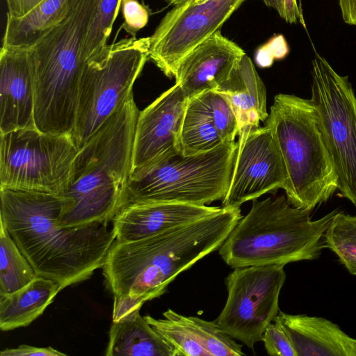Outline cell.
I'll list each match as a JSON object with an SVG mask.
<instances>
[{"mask_svg": "<svg viewBox=\"0 0 356 356\" xmlns=\"http://www.w3.org/2000/svg\"><path fill=\"white\" fill-rule=\"evenodd\" d=\"M242 217L240 207H221L147 238L115 239L102 266L106 289L113 296L112 321L163 295L179 274L218 250Z\"/></svg>", "mask_w": 356, "mask_h": 356, "instance_id": "6da1fadb", "label": "cell"}, {"mask_svg": "<svg viewBox=\"0 0 356 356\" xmlns=\"http://www.w3.org/2000/svg\"><path fill=\"white\" fill-rule=\"evenodd\" d=\"M65 204L60 195L0 187L1 222L36 275L54 281L60 290L102 268L116 239L110 222L60 226Z\"/></svg>", "mask_w": 356, "mask_h": 356, "instance_id": "7a4b0ae2", "label": "cell"}, {"mask_svg": "<svg viewBox=\"0 0 356 356\" xmlns=\"http://www.w3.org/2000/svg\"><path fill=\"white\" fill-rule=\"evenodd\" d=\"M134 95L79 149L61 227L112 222L120 211L132 170L134 134L139 115Z\"/></svg>", "mask_w": 356, "mask_h": 356, "instance_id": "3957f363", "label": "cell"}, {"mask_svg": "<svg viewBox=\"0 0 356 356\" xmlns=\"http://www.w3.org/2000/svg\"><path fill=\"white\" fill-rule=\"evenodd\" d=\"M339 211L313 220L311 211L292 206L284 195L253 200L218 253L232 268L315 259L325 248V233Z\"/></svg>", "mask_w": 356, "mask_h": 356, "instance_id": "277c9868", "label": "cell"}, {"mask_svg": "<svg viewBox=\"0 0 356 356\" xmlns=\"http://www.w3.org/2000/svg\"><path fill=\"white\" fill-rule=\"evenodd\" d=\"M99 1L79 0L68 17L32 47L35 123L42 131L71 135L86 63L85 40Z\"/></svg>", "mask_w": 356, "mask_h": 356, "instance_id": "5b68a950", "label": "cell"}, {"mask_svg": "<svg viewBox=\"0 0 356 356\" xmlns=\"http://www.w3.org/2000/svg\"><path fill=\"white\" fill-rule=\"evenodd\" d=\"M265 125L285 165L288 202L312 211L329 200L338 189V178L311 100L275 95Z\"/></svg>", "mask_w": 356, "mask_h": 356, "instance_id": "8992f818", "label": "cell"}, {"mask_svg": "<svg viewBox=\"0 0 356 356\" xmlns=\"http://www.w3.org/2000/svg\"><path fill=\"white\" fill-rule=\"evenodd\" d=\"M238 142L184 155L176 150L131 172L120 211L138 203L173 202L207 205L222 200L229 189Z\"/></svg>", "mask_w": 356, "mask_h": 356, "instance_id": "52a82bcc", "label": "cell"}, {"mask_svg": "<svg viewBox=\"0 0 356 356\" xmlns=\"http://www.w3.org/2000/svg\"><path fill=\"white\" fill-rule=\"evenodd\" d=\"M149 37L131 36L109 45L101 58L86 62L80 77L71 137L78 149L133 95L149 58Z\"/></svg>", "mask_w": 356, "mask_h": 356, "instance_id": "ba28073f", "label": "cell"}, {"mask_svg": "<svg viewBox=\"0 0 356 356\" xmlns=\"http://www.w3.org/2000/svg\"><path fill=\"white\" fill-rule=\"evenodd\" d=\"M78 150L70 134L36 127L0 134V187L61 195Z\"/></svg>", "mask_w": 356, "mask_h": 356, "instance_id": "9c48e42d", "label": "cell"}, {"mask_svg": "<svg viewBox=\"0 0 356 356\" xmlns=\"http://www.w3.org/2000/svg\"><path fill=\"white\" fill-rule=\"evenodd\" d=\"M312 65L310 100L337 172V190L356 207V96L348 76L318 54Z\"/></svg>", "mask_w": 356, "mask_h": 356, "instance_id": "30bf717a", "label": "cell"}, {"mask_svg": "<svg viewBox=\"0 0 356 356\" xmlns=\"http://www.w3.org/2000/svg\"><path fill=\"white\" fill-rule=\"evenodd\" d=\"M284 266L234 268L225 277L227 298L214 321L233 339L254 350L279 313V297L286 280Z\"/></svg>", "mask_w": 356, "mask_h": 356, "instance_id": "8fae6325", "label": "cell"}, {"mask_svg": "<svg viewBox=\"0 0 356 356\" xmlns=\"http://www.w3.org/2000/svg\"><path fill=\"white\" fill-rule=\"evenodd\" d=\"M244 0H186L176 5L149 37V58L168 76L181 60L214 32Z\"/></svg>", "mask_w": 356, "mask_h": 356, "instance_id": "7c38bea8", "label": "cell"}, {"mask_svg": "<svg viewBox=\"0 0 356 356\" xmlns=\"http://www.w3.org/2000/svg\"><path fill=\"white\" fill-rule=\"evenodd\" d=\"M238 146L229 189L222 207L236 208L264 194L284 189L285 165L268 127L238 136Z\"/></svg>", "mask_w": 356, "mask_h": 356, "instance_id": "4fadbf2b", "label": "cell"}, {"mask_svg": "<svg viewBox=\"0 0 356 356\" xmlns=\"http://www.w3.org/2000/svg\"><path fill=\"white\" fill-rule=\"evenodd\" d=\"M188 101L179 84L175 83L140 111L134 134L132 170L180 150L179 137Z\"/></svg>", "mask_w": 356, "mask_h": 356, "instance_id": "5bb4252c", "label": "cell"}, {"mask_svg": "<svg viewBox=\"0 0 356 356\" xmlns=\"http://www.w3.org/2000/svg\"><path fill=\"white\" fill-rule=\"evenodd\" d=\"M35 61L32 47L0 51V134L33 128Z\"/></svg>", "mask_w": 356, "mask_h": 356, "instance_id": "9a60e30c", "label": "cell"}, {"mask_svg": "<svg viewBox=\"0 0 356 356\" xmlns=\"http://www.w3.org/2000/svg\"><path fill=\"white\" fill-rule=\"evenodd\" d=\"M220 29L190 51L178 65L175 77L188 99L216 90L245 55Z\"/></svg>", "mask_w": 356, "mask_h": 356, "instance_id": "2e32d148", "label": "cell"}, {"mask_svg": "<svg viewBox=\"0 0 356 356\" xmlns=\"http://www.w3.org/2000/svg\"><path fill=\"white\" fill-rule=\"evenodd\" d=\"M221 207L173 202H149L128 205L112 220L116 240H140L218 211Z\"/></svg>", "mask_w": 356, "mask_h": 356, "instance_id": "e0dca14e", "label": "cell"}, {"mask_svg": "<svg viewBox=\"0 0 356 356\" xmlns=\"http://www.w3.org/2000/svg\"><path fill=\"white\" fill-rule=\"evenodd\" d=\"M274 322L286 332L297 356H356V339L326 318L279 312Z\"/></svg>", "mask_w": 356, "mask_h": 356, "instance_id": "ac0fdd59", "label": "cell"}, {"mask_svg": "<svg viewBox=\"0 0 356 356\" xmlns=\"http://www.w3.org/2000/svg\"><path fill=\"white\" fill-rule=\"evenodd\" d=\"M229 101L238 122V136L260 127L268 116L266 87L245 54L228 79L216 90Z\"/></svg>", "mask_w": 356, "mask_h": 356, "instance_id": "d6986e66", "label": "cell"}, {"mask_svg": "<svg viewBox=\"0 0 356 356\" xmlns=\"http://www.w3.org/2000/svg\"><path fill=\"white\" fill-rule=\"evenodd\" d=\"M140 309L112 321L106 356H172L166 341L152 328Z\"/></svg>", "mask_w": 356, "mask_h": 356, "instance_id": "ffe728a7", "label": "cell"}, {"mask_svg": "<svg viewBox=\"0 0 356 356\" xmlns=\"http://www.w3.org/2000/svg\"><path fill=\"white\" fill-rule=\"evenodd\" d=\"M79 0H43L21 18L7 13L3 47H32L61 24Z\"/></svg>", "mask_w": 356, "mask_h": 356, "instance_id": "44dd1931", "label": "cell"}, {"mask_svg": "<svg viewBox=\"0 0 356 356\" xmlns=\"http://www.w3.org/2000/svg\"><path fill=\"white\" fill-rule=\"evenodd\" d=\"M60 291L54 281L37 276L19 290L0 296L1 330L29 325L42 315Z\"/></svg>", "mask_w": 356, "mask_h": 356, "instance_id": "7402d4cb", "label": "cell"}, {"mask_svg": "<svg viewBox=\"0 0 356 356\" xmlns=\"http://www.w3.org/2000/svg\"><path fill=\"white\" fill-rule=\"evenodd\" d=\"M222 143L204 104L197 96L188 99L179 137L180 151L184 155H193L213 149Z\"/></svg>", "mask_w": 356, "mask_h": 356, "instance_id": "603a6c76", "label": "cell"}, {"mask_svg": "<svg viewBox=\"0 0 356 356\" xmlns=\"http://www.w3.org/2000/svg\"><path fill=\"white\" fill-rule=\"evenodd\" d=\"M163 318L144 316L152 328L166 341L172 350V356H210L203 347L189 316L171 309L163 313Z\"/></svg>", "mask_w": 356, "mask_h": 356, "instance_id": "cb8c5ba5", "label": "cell"}, {"mask_svg": "<svg viewBox=\"0 0 356 356\" xmlns=\"http://www.w3.org/2000/svg\"><path fill=\"white\" fill-rule=\"evenodd\" d=\"M38 275L0 222V296L26 286Z\"/></svg>", "mask_w": 356, "mask_h": 356, "instance_id": "d4e9b609", "label": "cell"}, {"mask_svg": "<svg viewBox=\"0 0 356 356\" xmlns=\"http://www.w3.org/2000/svg\"><path fill=\"white\" fill-rule=\"evenodd\" d=\"M325 248L334 252L347 270L356 275V216L340 211L327 229Z\"/></svg>", "mask_w": 356, "mask_h": 356, "instance_id": "484cf974", "label": "cell"}, {"mask_svg": "<svg viewBox=\"0 0 356 356\" xmlns=\"http://www.w3.org/2000/svg\"><path fill=\"white\" fill-rule=\"evenodd\" d=\"M122 0H99L86 37V62L102 57L107 51L108 40L118 14Z\"/></svg>", "mask_w": 356, "mask_h": 356, "instance_id": "4316f807", "label": "cell"}, {"mask_svg": "<svg viewBox=\"0 0 356 356\" xmlns=\"http://www.w3.org/2000/svg\"><path fill=\"white\" fill-rule=\"evenodd\" d=\"M190 321L203 346L210 356L245 355L242 346L223 332L215 321L189 316Z\"/></svg>", "mask_w": 356, "mask_h": 356, "instance_id": "83f0119b", "label": "cell"}, {"mask_svg": "<svg viewBox=\"0 0 356 356\" xmlns=\"http://www.w3.org/2000/svg\"><path fill=\"white\" fill-rule=\"evenodd\" d=\"M197 96L209 111L222 141L234 142L238 135V122L226 97L216 90H207Z\"/></svg>", "mask_w": 356, "mask_h": 356, "instance_id": "f1b7e54d", "label": "cell"}, {"mask_svg": "<svg viewBox=\"0 0 356 356\" xmlns=\"http://www.w3.org/2000/svg\"><path fill=\"white\" fill-rule=\"evenodd\" d=\"M265 349L270 355L297 356L292 343L284 330L275 322L266 329L262 338Z\"/></svg>", "mask_w": 356, "mask_h": 356, "instance_id": "f546056e", "label": "cell"}, {"mask_svg": "<svg viewBox=\"0 0 356 356\" xmlns=\"http://www.w3.org/2000/svg\"><path fill=\"white\" fill-rule=\"evenodd\" d=\"M121 6L124 17L122 27L127 33L136 37V33L148 22V9L138 0H122Z\"/></svg>", "mask_w": 356, "mask_h": 356, "instance_id": "4dcf8cb0", "label": "cell"}, {"mask_svg": "<svg viewBox=\"0 0 356 356\" xmlns=\"http://www.w3.org/2000/svg\"><path fill=\"white\" fill-rule=\"evenodd\" d=\"M289 53L287 43L282 35L273 38L266 45L258 49L256 54V62L261 67L272 65L273 60L284 58Z\"/></svg>", "mask_w": 356, "mask_h": 356, "instance_id": "1f68e13d", "label": "cell"}, {"mask_svg": "<svg viewBox=\"0 0 356 356\" xmlns=\"http://www.w3.org/2000/svg\"><path fill=\"white\" fill-rule=\"evenodd\" d=\"M1 356H65L66 354L51 346L40 348L22 344L16 348H6L0 353Z\"/></svg>", "mask_w": 356, "mask_h": 356, "instance_id": "d6a6232c", "label": "cell"}, {"mask_svg": "<svg viewBox=\"0 0 356 356\" xmlns=\"http://www.w3.org/2000/svg\"><path fill=\"white\" fill-rule=\"evenodd\" d=\"M268 6L275 8L286 22L297 23L300 17L296 0H262Z\"/></svg>", "mask_w": 356, "mask_h": 356, "instance_id": "836d02e7", "label": "cell"}, {"mask_svg": "<svg viewBox=\"0 0 356 356\" xmlns=\"http://www.w3.org/2000/svg\"><path fill=\"white\" fill-rule=\"evenodd\" d=\"M43 0H6L8 14L21 18L29 13Z\"/></svg>", "mask_w": 356, "mask_h": 356, "instance_id": "e575fe53", "label": "cell"}, {"mask_svg": "<svg viewBox=\"0 0 356 356\" xmlns=\"http://www.w3.org/2000/svg\"><path fill=\"white\" fill-rule=\"evenodd\" d=\"M345 23L356 26V0H339Z\"/></svg>", "mask_w": 356, "mask_h": 356, "instance_id": "d590c367", "label": "cell"}, {"mask_svg": "<svg viewBox=\"0 0 356 356\" xmlns=\"http://www.w3.org/2000/svg\"><path fill=\"white\" fill-rule=\"evenodd\" d=\"M170 4H172V5H178L186 0H166Z\"/></svg>", "mask_w": 356, "mask_h": 356, "instance_id": "8d00e7d4", "label": "cell"}]
</instances>
